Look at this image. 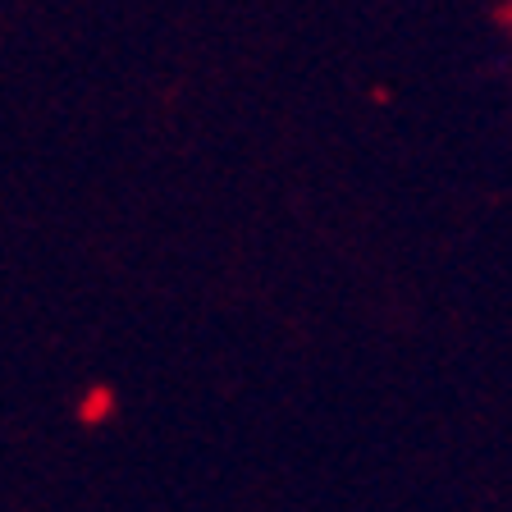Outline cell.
I'll return each instance as SVG.
<instances>
[{"instance_id":"1","label":"cell","mask_w":512,"mask_h":512,"mask_svg":"<svg viewBox=\"0 0 512 512\" xmlns=\"http://www.w3.org/2000/svg\"><path fill=\"white\" fill-rule=\"evenodd\" d=\"M508 23H512V10H508ZM508 42H512V28H508Z\"/></svg>"}]
</instances>
